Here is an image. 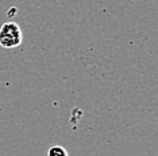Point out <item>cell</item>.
Here are the masks:
<instances>
[{
    "label": "cell",
    "mask_w": 158,
    "mask_h": 156,
    "mask_svg": "<svg viewBox=\"0 0 158 156\" xmlns=\"http://www.w3.org/2000/svg\"><path fill=\"white\" fill-rule=\"evenodd\" d=\"M22 29L16 22H6L0 27V46L4 49L16 48L22 43Z\"/></svg>",
    "instance_id": "1"
},
{
    "label": "cell",
    "mask_w": 158,
    "mask_h": 156,
    "mask_svg": "<svg viewBox=\"0 0 158 156\" xmlns=\"http://www.w3.org/2000/svg\"><path fill=\"white\" fill-rule=\"evenodd\" d=\"M48 156H69L68 151L61 145H53L48 149Z\"/></svg>",
    "instance_id": "2"
}]
</instances>
